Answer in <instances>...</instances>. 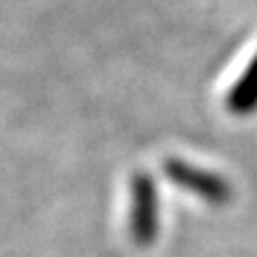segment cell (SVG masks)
Returning <instances> with one entry per match:
<instances>
[{"mask_svg":"<svg viewBox=\"0 0 257 257\" xmlns=\"http://www.w3.org/2000/svg\"><path fill=\"white\" fill-rule=\"evenodd\" d=\"M167 172L169 178L176 183H181L183 187L196 192L199 196L208 201H214V203H221V201L228 199V187L221 178L210 176L208 172H201L196 167H190L185 163H167Z\"/></svg>","mask_w":257,"mask_h":257,"instance_id":"2","label":"cell"},{"mask_svg":"<svg viewBox=\"0 0 257 257\" xmlns=\"http://www.w3.org/2000/svg\"><path fill=\"white\" fill-rule=\"evenodd\" d=\"M257 104V59L244 75V79L237 84L235 93L230 97V106L235 111H248Z\"/></svg>","mask_w":257,"mask_h":257,"instance_id":"3","label":"cell"},{"mask_svg":"<svg viewBox=\"0 0 257 257\" xmlns=\"http://www.w3.org/2000/svg\"><path fill=\"white\" fill-rule=\"evenodd\" d=\"M156 194L147 178H138L133 185V208H131V235L136 244H151L158 232V212H156Z\"/></svg>","mask_w":257,"mask_h":257,"instance_id":"1","label":"cell"}]
</instances>
